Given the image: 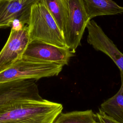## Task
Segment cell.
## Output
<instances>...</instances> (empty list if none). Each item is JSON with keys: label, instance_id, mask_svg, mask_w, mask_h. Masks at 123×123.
<instances>
[{"label": "cell", "instance_id": "obj_1", "mask_svg": "<svg viewBox=\"0 0 123 123\" xmlns=\"http://www.w3.org/2000/svg\"><path fill=\"white\" fill-rule=\"evenodd\" d=\"M62 110L44 98L18 102L0 108V123H53Z\"/></svg>", "mask_w": 123, "mask_h": 123}, {"label": "cell", "instance_id": "obj_2", "mask_svg": "<svg viewBox=\"0 0 123 123\" xmlns=\"http://www.w3.org/2000/svg\"><path fill=\"white\" fill-rule=\"evenodd\" d=\"M27 27L29 42L37 41L68 48L57 22L45 3L40 0L31 7Z\"/></svg>", "mask_w": 123, "mask_h": 123}, {"label": "cell", "instance_id": "obj_3", "mask_svg": "<svg viewBox=\"0 0 123 123\" xmlns=\"http://www.w3.org/2000/svg\"><path fill=\"white\" fill-rule=\"evenodd\" d=\"M63 66L57 63L37 61L24 58L0 73V83L17 80L34 79L58 75Z\"/></svg>", "mask_w": 123, "mask_h": 123}, {"label": "cell", "instance_id": "obj_4", "mask_svg": "<svg viewBox=\"0 0 123 123\" xmlns=\"http://www.w3.org/2000/svg\"><path fill=\"white\" fill-rule=\"evenodd\" d=\"M68 8V16L64 37L66 44L75 52L85 29L91 20L88 15L83 0H66Z\"/></svg>", "mask_w": 123, "mask_h": 123}, {"label": "cell", "instance_id": "obj_5", "mask_svg": "<svg viewBox=\"0 0 123 123\" xmlns=\"http://www.w3.org/2000/svg\"><path fill=\"white\" fill-rule=\"evenodd\" d=\"M29 43L26 25H12L8 38L0 51V73L23 57Z\"/></svg>", "mask_w": 123, "mask_h": 123}, {"label": "cell", "instance_id": "obj_6", "mask_svg": "<svg viewBox=\"0 0 123 123\" xmlns=\"http://www.w3.org/2000/svg\"><path fill=\"white\" fill-rule=\"evenodd\" d=\"M75 52L69 48L60 47L50 44L33 41L28 43L22 58L64 66L68 65Z\"/></svg>", "mask_w": 123, "mask_h": 123}, {"label": "cell", "instance_id": "obj_7", "mask_svg": "<svg viewBox=\"0 0 123 123\" xmlns=\"http://www.w3.org/2000/svg\"><path fill=\"white\" fill-rule=\"evenodd\" d=\"M39 0H0V28L28 25L32 6Z\"/></svg>", "mask_w": 123, "mask_h": 123}, {"label": "cell", "instance_id": "obj_8", "mask_svg": "<svg viewBox=\"0 0 123 123\" xmlns=\"http://www.w3.org/2000/svg\"><path fill=\"white\" fill-rule=\"evenodd\" d=\"M86 28L87 43L95 50L102 52L109 56L119 68L120 72L123 74V53L94 20L89 21Z\"/></svg>", "mask_w": 123, "mask_h": 123}, {"label": "cell", "instance_id": "obj_9", "mask_svg": "<svg viewBox=\"0 0 123 123\" xmlns=\"http://www.w3.org/2000/svg\"><path fill=\"white\" fill-rule=\"evenodd\" d=\"M90 20L98 16L114 15L123 13V6L112 0H83Z\"/></svg>", "mask_w": 123, "mask_h": 123}, {"label": "cell", "instance_id": "obj_10", "mask_svg": "<svg viewBox=\"0 0 123 123\" xmlns=\"http://www.w3.org/2000/svg\"><path fill=\"white\" fill-rule=\"evenodd\" d=\"M121 85L117 93L100 106V110L115 121L123 123V74L120 72Z\"/></svg>", "mask_w": 123, "mask_h": 123}, {"label": "cell", "instance_id": "obj_11", "mask_svg": "<svg viewBox=\"0 0 123 123\" xmlns=\"http://www.w3.org/2000/svg\"><path fill=\"white\" fill-rule=\"evenodd\" d=\"M40 0L45 3L64 35L68 16V8L66 0Z\"/></svg>", "mask_w": 123, "mask_h": 123}, {"label": "cell", "instance_id": "obj_12", "mask_svg": "<svg viewBox=\"0 0 123 123\" xmlns=\"http://www.w3.org/2000/svg\"><path fill=\"white\" fill-rule=\"evenodd\" d=\"M53 123H98L91 110L61 113Z\"/></svg>", "mask_w": 123, "mask_h": 123}, {"label": "cell", "instance_id": "obj_13", "mask_svg": "<svg viewBox=\"0 0 123 123\" xmlns=\"http://www.w3.org/2000/svg\"><path fill=\"white\" fill-rule=\"evenodd\" d=\"M96 116L99 123H120L108 116L100 110L96 113Z\"/></svg>", "mask_w": 123, "mask_h": 123}, {"label": "cell", "instance_id": "obj_14", "mask_svg": "<svg viewBox=\"0 0 123 123\" xmlns=\"http://www.w3.org/2000/svg\"></svg>", "mask_w": 123, "mask_h": 123}, {"label": "cell", "instance_id": "obj_15", "mask_svg": "<svg viewBox=\"0 0 123 123\" xmlns=\"http://www.w3.org/2000/svg\"></svg>", "mask_w": 123, "mask_h": 123}, {"label": "cell", "instance_id": "obj_16", "mask_svg": "<svg viewBox=\"0 0 123 123\" xmlns=\"http://www.w3.org/2000/svg\"></svg>", "mask_w": 123, "mask_h": 123}]
</instances>
